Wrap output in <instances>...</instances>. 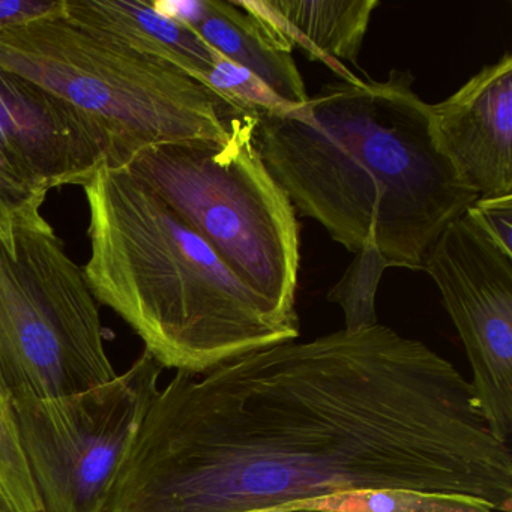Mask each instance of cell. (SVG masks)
<instances>
[{
	"label": "cell",
	"instance_id": "15",
	"mask_svg": "<svg viewBox=\"0 0 512 512\" xmlns=\"http://www.w3.org/2000/svg\"><path fill=\"white\" fill-rule=\"evenodd\" d=\"M0 493L10 512H43L37 488L26 464L13 406L0 391Z\"/></svg>",
	"mask_w": 512,
	"mask_h": 512
},
{
	"label": "cell",
	"instance_id": "1",
	"mask_svg": "<svg viewBox=\"0 0 512 512\" xmlns=\"http://www.w3.org/2000/svg\"><path fill=\"white\" fill-rule=\"evenodd\" d=\"M352 490L512 509V452L469 380L388 326L289 341L176 371L146 412L103 512H265Z\"/></svg>",
	"mask_w": 512,
	"mask_h": 512
},
{
	"label": "cell",
	"instance_id": "9",
	"mask_svg": "<svg viewBox=\"0 0 512 512\" xmlns=\"http://www.w3.org/2000/svg\"><path fill=\"white\" fill-rule=\"evenodd\" d=\"M107 146L76 109L29 80L0 68V166L41 190L83 187Z\"/></svg>",
	"mask_w": 512,
	"mask_h": 512
},
{
	"label": "cell",
	"instance_id": "18",
	"mask_svg": "<svg viewBox=\"0 0 512 512\" xmlns=\"http://www.w3.org/2000/svg\"><path fill=\"white\" fill-rule=\"evenodd\" d=\"M47 194L0 166V244L10 248L17 230L47 221L41 214Z\"/></svg>",
	"mask_w": 512,
	"mask_h": 512
},
{
	"label": "cell",
	"instance_id": "11",
	"mask_svg": "<svg viewBox=\"0 0 512 512\" xmlns=\"http://www.w3.org/2000/svg\"><path fill=\"white\" fill-rule=\"evenodd\" d=\"M62 14L142 55L166 62L206 86L223 56L191 26L140 0H62ZM208 88V86H206Z\"/></svg>",
	"mask_w": 512,
	"mask_h": 512
},
{
	"label": "cell",
	"instance_id": "6",
	"mask_svg": "<svg viewBox=\"0 0 512 512\" xmlns=\"http://www.w3.org/2000/svg\"><path fill=\"white\" fill-rule=\"evenodd\" d=\"M100 302L49 221L0 244V391L11 404L115 379Z\"/></svg>",
	"mask_w": 512,
	"mask_h": 512
},
{
	"label": "cell",
	"instance_id": "14",
	"mask_svg": "<svg viewBox=\"0 0 512 512\" xmlns=\"http://www.w3.org/2000/svg\"><path fill=\"white\" fill-rule=\"evenodd\" d=\"M265 512H494L479 500L410 490H352L275 506Z\"/></svg>",
	"mask_w": 512,
	"mask_h": 512
},
{
	"label": "cell",
	"instance_id": "17",
	"mask_svg": "<svg viewBox=\"0 0 512 512\" xmlns=\"http://www.w3.org/2000/svg\"><path fill=\"white\" fill-rule=\"evenodd\" d=\"M206 86L220 95L238 115L256 118L260 113L290 106L250 71L224 58L206 77Z\"/></svg>",
	"mask_w": 512,
	"mask_h": 512
},
{
	"label": "cell",
	"instance_id": "4",
	"mask_svg": "<svg viewBox=\"0 0 512 512\" xmlns=\"http://www.w3.org/2000/svg\"><path fill=\"white\" fill-rule=\"evenodd\" d=\"M0 68L70 104L103 136L107 166L127 169L142 152L223 142L238 115L173 65L142 55L58 13L0 31Z\"/></svg>",
	"mask_w": 512,
	"mask_h": 512
},
{
	"label": "cell",
	"instance_id": "3",
	"mask_svg": "<svg viewBox=\"0 0 512 512\" xmlns=\"http://www.w3.org/2000/svg\"><path fill=\"white\" fill-rule=\"evenodd\" d=\"M91 257L86 281L163 368L206 374L298 340L214 248L158 194L106 163L83 185Z\"/></svg>",
	"mask_w": 512,
	"mask_h": 512
},
{
	"label": "cell",
	"instance_id": "10",
	"mask_svg": "<svg viewBox=\"0 0 512 512\" xmlns=\"http://www.w3.org/2000/svg\"><path fill=\"white\" fill-rule=\"evenodd\" d=\"M434 145L479 197L512 194V55L428 104Z\"/></svg>",
	"mask_w": 512,
	"mask_h": 512
},
{
	"label": "cell",
	"instance_id": "16",
	"mask_svg": "<svg viewBox=\"0 0 512 512\" xmlns=\"http://www.w3.org/2000/svg\"><path fill=\"white\" fill-rule=\"evenodd\" d=\"M385 269L374 251H362L356 254L343 280L329 293V299L343 308L347 331H359L379 323L374 310V295Z\"/></svg>",
	"mask_w": 512,
	"mask_h": 512
},
{
	"label": "cell",
	"instance_id": "21",
	"mask_svg": "<svg viewBox=\"0 0 512 512\" xmlns=\"http://www.w3.org/2000/svg\"><path fill=\"white\" fill-rule=\"evenodd\" d=\"M0 512H10L7 502H5L4 496H2V493H0Z\"/></svg>",
	"mask_w": 512,
	"mask_h": 512
},
{
	"label": "cell",
	"instance_id": "19",
	"mask_svg": "<svg viewBox=\"0 0 512 512\" xmlns=\"http://www.w3.org/2000/svg\"><path fill=\"white\" fill-rule=\"evenodd\" d=\"M473 226L512 257V194L479 197L466 211Z\"/></svg>",
	"mask_w": 512,
	"mask_h": 512
},
{
	"label": "cell",
	"instance_id": "5",
	"mask_svg": "<svg viewBox=\"0 0 512 512\" xmlns=\"http://www.w3.org/2000/svg\"><path fill=\"white\" fill-rule=\"evenodd\" d=\"M254 121L230 116L223 142L148 149L125 170L181 215L275 316L299 328V221L257 152Z\"/></svg>",
	"mask_w": 512,
	"mask_h": 512
},
{
	"label": "cell",
	"instance_id": "8",
	"mask_svg": "<svg viewBox=\"0 0 512 512\" xmlns=\"http://www.w3.org/2000/svg\"><path fill=\"white\" fill-rule=\"evenodd\" d=\"M422 271L442 295L463 341L469 380L488 430L508 443L512 433V257L482 235L466 212L428 251Z\"/></svg>",
	"mask_w": 512,
	"mask_h": 512
},
{
	"label": "cell",
	"instance_id": "12",
	"mask_svg": "<svg viewBox=\"0 0 512 512\" xmlns=\"http://www.w3.org/2000/svg\"><path fill=\"white\" fill-rule=\"evenodd\" d=\"M194 31L224 59L245 68L290 106L307 103L293 47L262 17L238 0H203Z\"/></svg>",
	"mask_w": 512,
	"mask_h": 512
},
{
	"label": "cell",
	"instance_id": "7",
	"mask_svg": "<svg viewBox=\"0 0 512 512\" xmlns=\"http://www.w3.org/2000/svg\"><path fill=\"white\" fill-rule=\"evenodd\" d=\"M161 373L145 350L124 374L97 388L11 404L43 512H103L160 391Z\"/></svg>",
	"mask_w": 512,
	"mask_h": 512
},
{
	"label": "cell",
	"instance_id": "13",
	"mask_svg": "<svg viewBox=\"0 0 512 512\" xmlns=\"http://www.w3.org/2000/svg\"><path fill=\"white\" fill-rule=\"evenodd\" d=\"M271 23L292 47L331 68L340 80L356 77L344 61L358 62L377 0H268L242 2Z\"/></svg>",
	"mask_w": 512,
	"mask_h": 512
},
{
	"label": "cell",
	"instance_id": "20",
	"mask_svg": "<svg viewBox=\"0 0 512 512\" xmlns=\"http://www.w3.org/2000/svg\"><path fill=\"white\" fill-rule=\"evenodd\" d=\"M62 0H0V31L58 13Z\"/></svg>",
	"mask_w": 512,
	"mask_h": 512
},
{
	"label": "cell",
	"instance_id": "2",
	"mask_svg": "<svg viewBox=\"0 0 512 512\" xmlns=\"http://www.w3.org/2000/svg\"><path fill=\"white\" fill-rule=\"evenodd\" d=\"M410 71L338 80L307 103L260 113L253 139L305 217L350 253L422 271L440 233L478 199L434 145Z\"/></svg>",
	"mask_w": 512,
	"mask_h": 512
}]
</instances>
